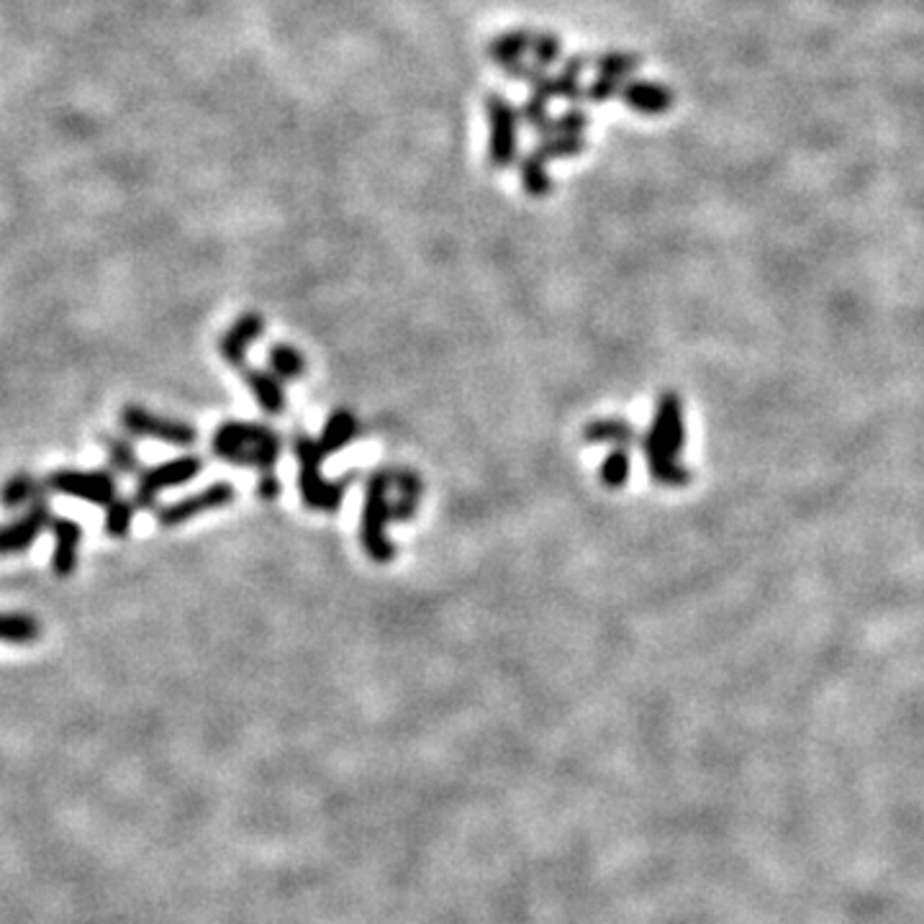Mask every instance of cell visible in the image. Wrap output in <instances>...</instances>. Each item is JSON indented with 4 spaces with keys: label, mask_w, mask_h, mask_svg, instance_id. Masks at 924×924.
<instances>
[{
    "label": "cell",
    "mask_w": 924,
    "mask_h": 924,
    "mask_svg": "<svg viewBox=\"0 0 924 924\" xmlns=\"http://www.w3.org/2000/svg\"><path fill=\"white\" fill-rule=\"evenodd\" d=\"M421 501V480L414 470H376L365 488L360 539L376 563H390L396 545L388 537L390 521H409Z\"/></svg>",
    "instance_id": "obj_1"
},
{
    "label": "cell",
    "mask_w": 924,
    "mask_h": 924,
    "mask_svg": "<svg viewBox=\"0 0 924 924\" xmlns=\"http://www.w3.org/2000/svg\"><path fill=\"white\" fill-rule=\"evenodd\" d=\"M686 443V424H684V401L673 390L657 398L653 427L643 439L647 465H650L653 480L660 486H686L690 473L680 463V449Z\"/></svg>",
    "instance_id": "obj_2"
},
{
    "label": "cell",
    "mask_w": 924,
    "mask_h": 924,
    "mask_svg": "<svg viewBox=\"0 0 924 924\" xmlns=\"http://www.w3.org/2000/svg\"><path fill=\"white\" fill-rule=\"evenodd\" d=\"M280 449L282 445L275 429L255 421H227L213 435V453L219 460L257 468L260 473H272Z\"/></svg>",
    "instance_id": "obj_3"
},
{
    "label": "cell",
    "mask_w": 924,
    "mask_h": 924,
    "mask_svg": "<svg viewBox=\"0 0 924 924\" xmlns=\"http://www.w3.org/2000/svg\"><path fill=\"white\" fill-rule=\"evenodd\" d=\"M294 453L298 457V486H301L304 504L314 511H337L342 506L347 483H352L355 476L342 480H327L321 476V463L327 453L321 445L308 435L294 437Z\"/></svg>",
    "instance_id": "obj_4"
},
{
    "label": "cell",
    "mask_w": 924,
    "mask_h": 924,
    "mask_svg": "<svg viewBox=\"0 0 924 924\" xmlns=\"http://www.w3.org/2000/svg\"><path fill=\"white\" fill-rule=\"evenodd\" d=\"M488 119V165L494 170H509L519 162V123L521 113L504 93L486 96Z\"/></svg>",
    "instance_id": "obj_5"
},
{
    "label": "cell",
    "mask_w": 924,
    "mask_h": 924,
    "mask_svg": "<svg viewBox=\"0 0 924 924\" xmlns=\"http://www.w3.org/2000/svg\"><path fill=\"white\" fill-rule=\"evenodd\" d=\"M201 468H203L201 457L186 455V457H175V460H168L162 465H155V468L141 470L137 476L135 504L141 506V509H155L157 496H160L165 488H175V486H182V483L193 480L198 473H201Z\"/></svg>",
    "instance_id": "obj_6"
},
{
    "label": "cell",
    "mask_w": 924,
    "mask_h": 924,
    "mask_svg": "<svg viewBox=\"0 0 924 924\" xmlns=\"http://www.w3.org/2000/svg\"><path fill=\"white\" fill-rule=\"evenodd\" d=\"M121 427L135 437L160 439L175 447H193L198 439L196 427L186 421L168 419V416H157L152 411L141 409V406H123L121 411Z\"/></svg>",
    "instance_id": "obj_7"
},
{
    "label": "cell",
    "mask_w": 924,
    "mask_h": 924,
    "mask_svg": "<svg viewBox=\"0 0 924 924\" xmlns=\"http://www.w3.org/2000/svg\"><path fill=\"white\" fill-rule=\"evenodd\" d=\"M44 483L54 494L82 498V501L96 506L116 501V478L108 470H54Z\"/></svg>",
    "instance_id": "obj_8"
},
{
    "label": "cell",
    "mask_w": 924,
    "mask_h": 924,
    "mask_svg": "<svg viewBox=\"0 0 924 924\" xmlns=\"http://www.w3.org/2000/svg\"><path fill=\"white\" fill-rule=\"evenodd\" d=\"M235 496L237 494L231 483H213V486L198 490L193 496L180 498V501L165 506V509L157 511V521H160L162 527H180V524L196 519V516L223 509V506L235 501Z\"/></svg>",
    "instance_id": "obj_9"
},
{
    "label": "cell",
    "mask_w": 924,
    "mask_h": 924,
    "mask_svg": "<svg viewBox=\"0 0 924 924\" xmlns=\"http://www.w3.org/2000/svg\"><path fill=\"white\" fill-rule=\"evenodd\" d=\"M52 509H49L47 498L31 504V509L6 527H0V555L23 553L34 545V539L41 535V529L52 527Z\"/></svg>",
    "instance_id": "obj_10"
},
{
    "label": "cell",
    "mask_w": 924,
    "mask_h": 924,
    "mask_svg": "<svg viewBox=\"0 0 924 924\" xmlns=\"http://www.w3.org/2000/svg\"><path fill=\"white\" fill-rule=\"evenodd\" d=\"M583 70H586V57L583 54L570 57V60L563 62L560 72L557 74L545 72L529 90L545 98H560V101L578 103L586 98V88H583V82H580Z\"/></svg>",
    "instance_id": "obj_11"
},
{
    "label": "cell",
    "mask_w": 924,
    "mask_h": 924,
    "mask_svg": "<svg viewBox=\"0 0 924 924\" xmlns=\"http://www.w3.org/2000/svg\"><path fill=\"white\" fill-rule=\"evenodd\" d=\"M619 98L629 111H637L643 116L668 113L673 108V101H676V96H673V90L668 86L653 80H629L627 86L622 88Z\"/></svg>",
    "instance_id": "obj_12"
},
{
    "label": "cell",
    "mask_w": 924,
    "mask_h": 924,
    "mask_svg": "<svg viewBox=\"0 0 924 924\" xmlns=\"http://www.w3.org/2000/svg\"><path fill=\"white\" fill-rule=\"evenodd\" d=\"M262 331H265V319L260 314L239 316L219 342V352L223 360H227L229 365H235L237 370L241 368V365H247V349L262 337Z\"/></svg>",
    "instance_id": "obj_13"
},
{
    "label": "cell",
    "mask_w": 924,
    "mask_h": 924,
    "mask_svg": "<svg viewBox=\"0 0 924 924\" xmlns=\"http://www.w3.org/2000/svg\"><path fill=\"white\" fill-rule=\"evenodd\" d=\"M52 531H54L52 568L60 578H68L72 576V570L78 568V549L82 543V527L72 519H54Z\"/></svg>",
    "instance_id": "obj_14"
},
{
    "label": "cell",
    "mask_w": 924,
    "mask_h": 924,
    "mask_svg": "<svg viewBox=\"0 0 924 924\" xmlns=\"http://www.w3.org/2000/svg\"><path fill=\"white\" fill-rule=\"evenodd\" d=\"M531 39H535V31L529 29H509L504 34L488 41V60L501 68L504 72L511 70L514 64L524 62L531 52Z\"/></svg>",
    "instance_id": "obj_15"
},
{
    "label": "cell",
    "mask_w": 924,
    "mask_h": 924,
    "mask_svg": "<svg viewBox=\"0 0 924 924\" xmlns=\"http://www.w3.org/2000/svg\"><path fill=\"white\" fill-rule=\"evenodd\" d=\"M239 372L249 386V390H252L257 404L262 406V411H268L272 416L282 414V409H286V390H282V382L278 376H275V372L257 370L249 362L241 365Z\"/></svg>",
    "instance_id": "obj_16"
},
{
    "label": "cell",
    "mask_w": 924,
    "mask_h": 924,
    "mask_svg": "<svg viewBox=\"0 0 924 924\" xmlns=\"http://www.w3.org/2000/svg\"><path fill=\"white\" fill-rule=\"evenodd\" d=\"M516 170H519V178H521V188L524 193L531 196V198H545L553 193L555 182H553V175L547 170V157L535 149V152L519 157V162H516Z\"/></svg>",
    "instance_id": "obj_17"
},
{
    "label": "cell",
    "mask_w": 924,
    "mask_h": 924,
    "mask_svg": "<svg viewBox=\"0 0 924 924\" xmlns=\"http://www.w3.org/2000/svg\"><path fill=\"white\" fill-rule=\"evenodd\" d=\"M357 431H360V424H357L355 414L339 409V411H335L329 416L327 424H324L319 445L329 457V455L339 453V449L352 443V439L357 437Z\"/></svg>",
    "instance_id": "obj_18"
},
{
    "label": "cell",
    "mask_w": 924,
    "mask_h": 924,
    "mask_svg": "<svg viewBox=\"0 0 924 924\" xmlns=\"http://www.w3.org/2000/svg\"><path fill=\"white\" fill-rule=\"evenodd\" d=\"M583 439L590 445H598V443H609L616 447H629L639 443L637 431L632 429V424L622 421V419H596L590 421L586 429H583Z\"/></svg>",
    "instance_id": "obj_19"
},
{
    "label": "cell",
    "mask_w": 924,
    "mask_h": 924,
    "mask_svg": "<svg viewBox=\"0 0 924 924\" xmlns=\"http://www.w3.org/2000/svg\"><path fill=\"white\" fill-rule=\"evenodd\" d=\"M44 490L47 483L37 480L34 476H29V473H21V476H13L0 488V504H3L6 509H19V506L41 501Z\"/></svg>",
    "instance_id": "obj_20"
},
{
    "label": "cell",
    "mask_w": 924,
    "mask_h": 924,
    "mask_svg": "<svg viewBox=\"0 0 924 924\" xmlns=\"http://www.w3.org/2000/svg\"><path fill=\"white\" fill-rule=\"evenodd\" d=\"M41 624L29 614H0V643L29 645L37 643Z\"/></svg>",
    "instance_id": "obj_21"
},
{
    "label": "cell",
    "mask_w": 924,
    "mask_h": 924,
    "mask_svg": "<svg viewBox=\"0 0 924 924\" xmlns=\"http://www.w3.org/2000/svg\"><path fill=\"white\" fill-rule=\"evenodd\" d=\"M101 445H106L108 460H111V468L119 473V476H139L141 465L135 453V445H131L129 439L116 435H101Z\"/></svg>",
    "instance_id": "obj_22"
},
{
    "label": "cell",
    "mask_w": 924,
    "mask_h": 924,
    "mask_svg": "<svg viewBox=\"0 0 924 924\" xmlns=\"http://www.w3.org/2000/svg\"><path fill=\"white\" fill-rule=\"evenodd\" d=\"M586 147L588 141L583 135H557V131H549V135L539 137L537 145V149L547 160H570V157L586 152Z\"/></svg>",
    "instance_id": "obj_23"
},
{
    "label": "cell",
    "mask_w": 924,
    "mask_h": 924,
    "mask_svg": "<svg viewBox=\"0 0 924 924\" xmlns=\"http://www.w3.org/2000/svg\"><path fill=\"white\" fill-rule=\"evenodd\" d=\"M270 368L280 380H296L306 372V360L296 347L275 345L270 349Z\"/></svg>",
    "instance_id": "obj_24"
},
{
    "label": "cell",
    "mask_w": 924,
    "mask_h": 924,
    "mask_svg": "<svg viewBox=\"0 0 924 924\" xmlns=\"http://www.w3.org/2000/svg\"><path fill=\"white\" fill-rule=\"evenodd\" d=\"M639 64H643V57L629 52H604L594 60L598 74H609V78L619 80H629L639 70Z\"/></svg>",
    "instance_id": "obj_25"
},
{
    "label": "cell",
    "mask_w": 924,
    "mask_h": 924,
    "mask_svg": "<svg viewBox=\"0 0 924 924\" xmlns=\"http://www.w3.org/2000/svg\"><path fill=\"white\" fill-rule=\"evenodd\" d=\"M531 62H537L539 68H555L563 60V41L557 34H547V31H535V39H531Z\"/></svg>",
    "instance_id": "obj_26"
},
{
    "label": "cell",
    "mask_w": 924,
    "mask_h": 924,
    "mask_svg": "<svg viewBox=\"0 0 924 924\" xmlns=\"http://www.w3.org/2000/svg\"><path fill=\"white\" fill-rule=\"evenodd\" d=\"M549 98L539 96V93H529L527 101L519 108L521 113V123H527L531 131H537L539 137L547 135L549 131V123H553V116H549Z\"/></svg>",
    "instance_id": "obj_27"
},
{
    "label": "cell",
    "mask_w": 924,
    "mask_h": 924,
    "mask_svg": "<svg viewBox=\"0 0 924 924\" xmlns=\"http://www.w3.org/2000/svg\"><path fill=\"white\" fill-rule=\"evenodd\" d=\"M131 521H135V504L127 501V498H116V501L108 504V514H106L108 535L127 537L131 529Z\"/></svg>",
    "instance_id": "obj_28"
},
{
    "label": "cell",
    "mask_w": 924,
    "mask_h": 924,
    "mask_svg": "<svg viewBox=\"0 0 924 924\" xmlns=\"http://www.w3.org/2000/svg\"><path fill=\"white\" fill-rule=\"evenodd\" d=\"M629 478V455L624 453V447H616L609 453L604 465H602V483L606 488H622Z\"/></svg>",
    "instance_id": "obj_29"
},
{
    "label": "cell",
    "mask_w": 924,
    "mask_h": 924,
    "mask_svg": "<svg viewBox=\"0 0 924 924\" xmlns=\"http://www.w3.org/2000/svg\"><path fill=\"white\" fill-rule=\"evenodd\" d=\"M629 80H619V78H609V74H596L594 82H588L586 88V101L590 103H609L612 98H616L622 93V88L627 86Z\"/></svg>",
    "instance_id": "obj_30"
},
{
    "label": "cell",
    "mask_w": 924,
    "mask_h": 924,
    "mask_svg": "<svg viewBox=\"0 0 924 924\" xmlns=\"http://www.w3.org/2000/svg\"><path fill=\"white\" fill-rule=\"evenodd\" d=\"M588 113L583 108H570L560 116H555L553 123H549V131H557V135H583L588 129ZM547 131V135H549ZM545 137V135H543Z\"/></svg>",
    "instance_id": "obj_31"
},
{
    "label": "cell",
    "mask_w": 924,
    "mask_h": 924,
    "mask_svg": "<svg viewBox=\"0 0 924 924\" xmlns=\"http://www.w3.org/2000/svg\"><path fill=\"white\" fill-rule=\"evenodd\" d=\"M257 494H260L262 501H275L280 496V480L272 476V473H262L260 486H257Z\"/></svg>",
    "instance_id": "obj_32"
}]
</instances>
